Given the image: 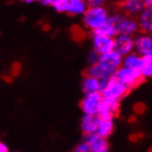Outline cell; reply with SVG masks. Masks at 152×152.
Returning a JSON list of instances; mask_svg holds the SVG:
<instances>
[{
	"instance_id": "obj_23",
	"label": "cell",
	"mask_w": 152,
	"mask_h": 152,
	"mask_svg": "<svg viewBox=\"0 0 152 152\" xmlns=\"http://www.w3.org/2000/svg\"><path fill=\"white\" fill-rule=\"evenodd\" d=\"M107 0H87L89 7H102L104 6Z\"/></svg>"
},
{
	"instance_id": "obj_6",
	"label": "cell",
	"mask_w": 152,
	"mask_h": 152,
	"mask_svg": "<svg viewBox=\"0 0 152 152\" xmlns=\"http://www.w3.org/2000/svg\"><path fill=\"white\" fill-rule=\"evenodd\" d=\"M91 44L92 49L99 53L100 56L106 55V53L114 51L115 42L114 38L106 37L103 35L92 33L91 36Z\"/></svg>"
},
{
	"instance_id": "obj_15",
	"label": "cell",
	"mask_w": 152,
	"mask_h": 152,
	"mask_svg": "<svg viewBox=\"0 0 152 152\" xmlns=\"http://www.w3.org/2000/svg\"><path fill=\"white\" fill-rule=\"evenodd\" d=\"M81 88L85 95L95 93V92H101V88H102L101 80L91 76L86 75L82 80Z\"/></svg>"
},
{
	"instance_id": "obj_14",
	"label": "cell",
	"mask_w": 152,
	"mask_h": 152,
	"mask_svg": "<svg viewBox=\"0 0 152 152\" xmlns=\"http://www.w3.org/2000/svg\"><path fill=\"white\" fill-rule=\"evenodd\" d=\"M101 117L99 115H91V114H84L80 123L82 132L85 135L94 134L97 131L98 126H99Z\"/></svg>"
},
{
	"instance_id": "obj_19",
	"label": "cell",
	"mask_w": 152,
	"mask_h": 152,
	"mask_svg": "<svg viewBox=\"0 0 152 152\" xmlns=\"http://www.w3.org/2000/svg\"><path fill=\"white\" fill-rule=\"evenodd\" d=\"M93 33L103 35V36H106V37H112V38H115L118 35L117 31H116V28H115V26L110 20L107 22L105 25H103L101 29H99V30L96 31Z\"/></svg>"
},
{
	"instance_id": "obj_20",
	"label": "cell",
	"mask_w": 152,
	"mask_h": 152,
	"mask_svg": "<svg viewBox=\"0 0 152 152\" xmlns=\"http://www.w3.org/2000/svg\"><path fill=\"white\" fill-rule=\"evenodd\" d=\"M66 0H39V3L44 7H51L57 12H61Z\"/></svg>"
},
{
	"instance_id": "obj_21",
	"label": "cell",
	"mask_w": 152,
	"mask_h": 152,
	"mask_svg": "<svg viewBox=\"0 0 152 152\" xmlns=\"http://www.w3.org/2000/svg\"><path fill=\"white\" fill-rule=\"evenodd\" d=\"M100 56H101L99 55V53H96L94 50H92L91 52H89L88 55V62L89 64V66L96 65L100 60Z\"/></svg>"
},
{
	"instance_id": "obj_5",
	"label": "cell",
	"mask_w": 152,
	"mask_h": 152,
	"mask_svg": "<svg viewBox=\"0 0 152 152\" xmlns=\"http://www.w3.org/2000/svg\"><path fill=\"white\" fill-rule=\"evenodd\" d=\"M103 96L101 92L86 94L80 102V108L84 114L97 115L103 102Z\"/></svg>"
},
{
	"instance_id": "obj_7",
	"label": "cell",
	"mask_w": 152,
	"mask_h": 152,
	"mask_svg": "<svg viewBox=\"0 0 152 152\" xmlns=\"http://www.w3.org/2000/svg\"><path fill=\"white\" fill-rule=\"evenodd\" d=\"M135 40V52L142 57L152 55V33L140 31L136 36Z\"/></svg>"
},
{
	"instance_id": "obj_1",
	"label": "cell",
	"mask_w": 152,
	"mask_h": 152,
	"mask_svg": "<svg viewBox=\"0 0 152 152\" xmlns=\"http://www.w3.org/2000/svg\"><path fill=\"white\" fill-rule=\"evenodd\" d=\"M110 13L104 7H88L82 18L84 28L91 31L92 33L101 29L110 20Z\"/></svg>"
},
{
	"instance_id": "obj_27",
	"label": "cell",
	"mask_w": 152,
	"mask_h": 152,
	"mask_svg": "<svg viewBox=\"0 0 152 152\" xmlns=\"http://www.w3.org/2000/svg\"><path fill=\"white\" fill-rule=\"evenodd\" d=\"M144 3L146 7H150L152 6V0H144Z\"/></svg>"
},
{
	"instance_id": "obj_12",
	"label": "cell",
	"mask_w": 152,
	"mask_h": 152,
	"mask_svg": "<svg viewBox=\"0 0 152 152\" xmlns=\"http://www.w3.org/2000/svg\"><path fill=\"white\" fill-rule=\"evenodd\" d=\"M84 141L88 144L91 152H109V145L106 138L98 136L96 133L85 135Z\"/></svg>"
},
{
	"instance_id": "obj_25",
	"label": "cell",
	"mask_w": 152,
	"mask_h": 152,
	"mask_svg": "<svg viewBox=\"0 0 152 152\" xmlns=\"http://www.w3.org/2000/svg\"><path fill=\"white\" fill-rule=\"evenodd\" d=\"M0 152H10L8 148L7 147L6 144H4L3 142L0 143Z\"/></svg>"
},
{
	"instance_id": "obj_28",
	"label": "cell",
	"mask_w": 152,
	"mask_h": 152,
	"mask_svg": "<svg viewBox=\"0 0 152 152\" xmlns=\"http://www.w3.org/2000/svg\"><path fill=\"white\" fill-rule=\"evenodd\" d=\"M122 1H124V0H122Z\"/></svg>"
},
{
	"instance_id": "obj_3",
	"label": "cell",
	"mask_w": 152,
	"mask_h": 152,
	"mask_svg": "<svg viewBox=\"0 0 152 152\" xmlns=\"http://www.w3.org/2000/svg\"><path fill=\"white\" fill-rule=\"evenodd\" d=\"M101 93L103 96L104 100L120 102V100H122L124 96H126L130 91V89L121 81H119L115 76L110 79L101 80Z\"/></svg>"
},
{
	"instance_id": "obj_10",
	"label": "cell",
	"mask_w": 152,
	"mask_h": 152,
	"mask_svg": "<svg viewBox=\"0 0 152 152\" xmlns=\"http://www.w3.org/2000/svg\"><path fill=\"white\" fill-rule=\"evenodd\" d=\"M88 7L87 0H66L60 13L72 17H82Z\"/></svg>"
},
{
	"instance_id": "obj_2",
	"label": "cell",
	"mask_w": 152,
	"mask_h": 152,
	"mask_svg": "<svg viewBox=\"0 0 152 152\" xmlns=\"http://www.w3.org/2000/svg\"><path fill=\"white\" fill-rule=\"evenodd\" d=\"M109 20L113 23L118 34L136 36L140 31L137 18L130 17L122 11L112 14Z\"/></svg>"
},
{
	"instance_id": "obj_4",
	"label": "cell",
	"mask_w": 152,
	"mask_h": 152,
	"mask_svg": "<svg viewBox=\"0 0 152 152\" xmlns=\"http://www.w3.org/2000/svg\"><path fill=\"white\" fill-rule=\"evenodd\" d=\"M115 77L124 85H126L130 91L138 87L145 80L140 69H132L121 66L115 74Z\"/></svg>"
},
{
	"instance_id": "obj_8",
	"label": "cell",
	"mask_w": 152,
	"mask_h": 152,
	"mask_svg": "<svg viewBox=\"0 0 152 152\" xmlns=\"http://www.w3.org/2000/svg\"><path fill=\"white\" fill-rule=\"evenodd\" d=\"M102 66L110 71L113 74H116L117 70L123 66V56L117 52L113 51L111 53L102 55L100 56V60L98 62Z\"/></svg>"
},
{
	"instance_id": "obj_24",
	"label": "cell",
	"mask_w": 152,
	"mask_h": 152,
	"mask_svg": "<svg viewBox=\"0 0 152 152\" xmlns=\"http://www.w3.org/2000/svg\"><path fill=\"white\" fill-rule=\"evenodd\" d=\"M146 108H145V105L141 103V102H138L137 104H135V106H134V112H135L137 114H140V113H143L145 112Z\"/></svg>"
},
{
	"instance_id": "obj_26",
	"label": "cell",
	"mask_w": 152,
	"mask_h": 152,
	"mask_svg": "<svg viewBox=\"0 0 152 152\" xmlns=\"http://www.w3.org/2000/svg\"><path fill=\"white\" fill-rule=\"evenodd\" d=\"M21 1H23L24 3L26 4H31V3H34V2H39V0H21Z\"/></svg>"
},
{
	"instance_id": "obj_17",
	"label": "cell",
	"mask_w": 152,
	"mask_h": 152,
	"mask_svg": "<svg viewBox=\"0 0 152 152\" xmlns=\"http://www.w3.org/2000/svg\"><path fill=\"white\" fill-rule=\"evenodd\" d=\"M141 62L142 56H140L136 52H133L123 57V66L132 69H140Z\"/></svg>"
},
{
	"instance_id": "obj_11",
	"label": "cell",
	"mask_w": 152,
	"mask_h": 152,
	"mask_svg": "<svg viewBox=\"0 0 152 152\" xmlns=\"http://www.w3.org/2000/svg\"><path fill=\"white\" fill-rule=\"evenodd\" d=\"M145 7L144 0H124L121 3L122 12L137 19Z\"/></svg>"
},
{
	"instance_id": "obj_22",
	"label": "cell",
	"mask_w": 152,
	"mask_h": 152,
	"mask_svg": "<svg viewBox=\"0 0 152 152\" xmlns=\"http://www.w3.org/2000/svg\"><path fill=\"white\" fill-rule=\"evenodd\" d=\"M74 152H91V148H89L88 144L86 141H83L75 148Z\"/></svg>"
},
{
	"instance_id": "obj_18",
	"label": "cell",
	"mask_w": 152,
	"mask_h": 152,
	"mask_svg": "<svg viewBox=\"0 0 152 152\" xmlns=\"http://www.w3.org/2000/svg\"><path fill=\"white\" fill-rule=\"evenodd\" d=\"M140 71L145 79L152 77V55L142 57Z\"/></svg>"
},
{
	"instance_id": "obj_16",
	"label": "cell",
	"mask_w": 152,
	"mask_h": 152,
	"mask_svg": "<svg viewBox=\"0 0 152 152\" xmlns=\"http://www.w3.org/2000/svg\"><path fill=\"white\" fill-rule=\"evenodd\" d=\"M114 124L113 119H102L100 120L96 134L103 138H108L113 132Z\"/></svg>"
},
{
	"instance_id": "obj_9",
	"label": "cell",
	"mask_w": 152,
	"mask_h": 152,
	"mask_svg": "<svg viewBox=\"0 0 152 152\" xmlns=\"http://www.w3.org/2000/svg\"><path fill=\"white\" fill-rule=\"evenodd\" d=\"M114 51L117 52L123 57L135 52V40H134V36L118 34L114 38Z\"/></svg>"
},
{
	"instance_id": "obj_13",
	"label": "cell",
	"mask_w": 152,
	"mask_h": 152,
	"mask_svg": "<svg viewBox=\"0 0 152 152\" xmlns=\"http://www.w3.org/2000/svg\"><path fill=\"white\" fill-rule=\"evenodd\" d=\"M120 110V102L103 100L98 115L102 119H113Z\"/></svg>"
}]
</instances>
